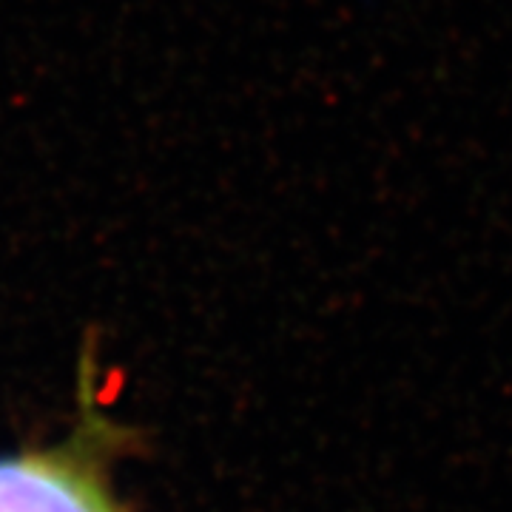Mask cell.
Wrapping results in <instances>:
<instances>
[{"label": "cell", "instance_id": "cell-1", "mask_svg": "<svg viewBox=\"0 0 512 512\" xmlns=\"http://www.w3.org/2000/svg\"><path fill=\"white\" fill-rule=\"evenodd\" d=\"M0 512H117L77 461L23 456L0 461Z\"/></svg>", "mask_w": 512, "mask_h": 512}]
</instances>
